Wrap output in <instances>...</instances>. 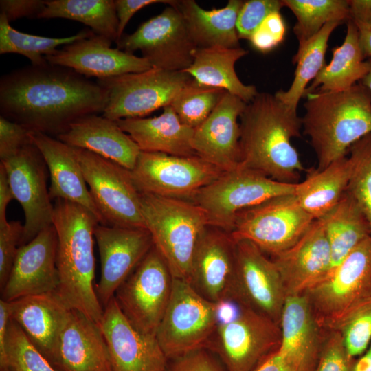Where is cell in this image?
Masks as SVG:
<instances>
[{"instance_id":"obj_21","label":"cell","mask_w":371,"mask_h":371,"mask_svg":"<svg viewBox=\"0 0 371 371\" xmlns=\"http://www.w3.org/2000/svg\"><path fill=\"white\" fill-rule=\"evenodd\" d=\"M246 104L226 91L207 119L194 129L191 144L196 155L223 172L240 166L238 119Z\"/></svg>"},{"instance_id":"obj_1","label":"cell","mask_w":371,"mask_h":371,"mask_svg":"<svg viewBox=\"0 0 371 371\" xmlns=\"http://www.w3.org/2000/svg\"><path fill=\"white\" fill-rule=\"evenodd\" d=\"M107 100V91L97 80L47 61L0 79L1 115L54 137L82 117L102 114Z\"/></svg>"},{"instance_id":"obj_4","label":"cell","mask_w":371,"mask_h":371,"mask_svg":"<svg viewBox=\"0 0 371 371\" xmlns=\"http://www.w3.org/2000/svg\"><path fill=\"white\" fill-rule=\"evenodd\" d=\"M304 97L302 128L315 153L316 170L346 156L355 142L371 133V91L361 83Z\"/></svg>"},{"instance_id":"obj_5","label":"cell","mask_w":371,"mask_h":371,"mask_svg":"<svg viewBox=\"0 0 371 371\" xmlns=\"http://www.w3.org/2000/svg\"><path fill=\"white\" fill-rule=\"evenodd\" d=\"M146 228L175 278L190 280L194 256L209 225L207 216L189 200L140 192Z\"/></svg>"},{"instance_id":"obj_34","label":"cell","mask_w":371,"mask_h":371,"mask_svg":"<svg viewBox=\"0 0 371 371\" xmlns=\"http://www.w3.org/2000/svg\"><path fill=\"white\" fill-rule=\"evenodd\" d=\"M353 169L350 156H344L321 170H310L295 184V195L303 209L315 219L320 218L339 201L347 189Z\"/></svg>"},{"instance_id":"obj_35","label":"cell","mask_w":371,"mask_h":371,"mask_svg":"<svg viewBox=\"0 0 371 371\" xmlns=\"http://www.w3.org/2000/svg\"><path fill=\"white\" fill-rule=\"evenodd\" d=\"M320 218L330 246L331 273L360 243L371 235V227L361 209L346 190L338 203Z\"/></svg>"},{"instance_id":"obj_28","label":"cell","mask_w":371,"mask_h":371,"mask_svg":"<svg viewBox=\"0 0 371 371\" xmlns=\"http://www.w3.org/2000/svg\"><path fill=\"white\" fill-rule=\"evenodd\" d=\"M74 148L89 150L132 170L141 152L135 141L114 120L98 114L72 122L56 137Z\"/></svg>"},{"instance_id":"obj_52","label":"cell","mask_w":371,"mask_h":371,"mask_svg":"<svg viewBox=\"0 0 371 371\" xmlns=\"http://www.w3.org/2000/svg\"><path fill=\"white\" fill-rule=\"evenodd\" d=\"M11 319V303L0 300V370L8 371L6 339Z\"/></svg>"},{"instance_id":"obj_20","label":"cell","mask_w":371,"mask_h":371,"mask_svg":"<svg viewBox=\"0 0 371 371\" xmlns=\"http://www.w3.org/2000/svg\"><path fill=\"white\" fill-rule=\"evenodd\" d=\"M100 328L109 348L113 371H166L168 360L156 337L135 329L114 297L104 308Z\"/></svg>"},{"instance_id":"obj_43","label":"cell","mask_w":371,"mask_h":371,"mask_svg":"<svg viewBox=\"0 0 371 371\" xmlns=\"http://www.w3.org/2000/svg\"><path fill=\"white\" fill-rule=\"evenodd\" d=\"M337 329L349 356L359 357L371 342V302L353 313Z\"/></svg>"},{"instance_id":"obj_42","label":"cell","mask_w":371,"mask_h":371,"mask_svg":"<svg viewBox=\"0 0 371 371\" xmlns=\"http://www.w3.org/2000/svg\"><path fill=\"white\" fill-rule=\"evenodd\" d=\"M8 371H58L12 319L6 339Z\"/></svg>"},{"instance_id":"obj_2","label":"cell","mask_w":371,"mask_h":371,"mask_svg":"<svg viewBox=\"0 0 371 371\" xmlns=\"http://www.w3.org/2000/svg\"><path fill=\"white\" fill-rule=\"evenodd\" d=\"M240 166L287 183H297L305 168L291 140L300 136L302 119L275 94L259 93L239 118Z\"/></svg>"},{"instance_id":"obj_40","label":"cell","mask_w":371,"mask_h":371,"mask_svg":"<svg viewBox=\"0 0 371 371\" xmlns=\"http://www.w3.org/2000/svg\"><path fill=\"white\" fill-rule=\"evenodd\" d=\"M225 92L200 84L192 78L179 91L170 106L184 124L194 129L207 119Z\"/></svg>"},{"instance_id":"obj_6","label":"cell","mask_w":371,"mask_h":371,"mask_svg":"<svg viewBox=\"0 0 371 371\" xmlns=\"http://www.w3.org/2000/svg\"><path fill=\"white\" fill-rule=\"evenodd\" d=\"M308 293L317 323L337 329L371 302V235Z\"/></svg>"},{"instance_id":"obj_23","label":"cell","mask_w":371,"mask_h":371,"mask_svg":"<svg viewBox=\"0 0 371 371\" xmlns=\"http://www.w3.org/2000/svg\"><path fill=\"white\" fill-rule=\"evenodd\" d=\"M271 260L286 297L308 292L325 280L331 271V254L322 218L315 219L295 245Z\"/></svg>"},{"instance_id":"obj_30","label":"cell","mask_w":371,"mask_h":371,"mask_svg":"<svg viewBox=\"0 0 371 371\" xmlns=\"http://www.w3.org/2000/svg\"><path fill=\"white\" fill-rule=\"evenodd\" d=\"M141 151L172 155H196L192 147L194 128L184 124L169 105L158 116L124 118L115 121Z\"/></svg>"},{"instance_id":"obj_47","label":"cell","mask_w":371,"mask_h":371,"mask_svg":"<svg viewBox=\"0 0 371 371\" xmlns=\"http://www.w3.org/2000/svg\"><path fill=\"white\" fill-rule=\"evenodd\" d=\"M355 359L349 356L339 332H336L322 348L315 371H352Z\"/></svg>"},{"instance_id":"obj_14","label":"cell","mask_w":371,"mask_h":371,"mask_svg":"<svg viewBox=\"0 0 371 371\" xmlns=\"http://www.w3.org/2000/svg\"><path fill=\"white\" fill-rule=\"evenodd\" d=\"M280 336L275 322L245 304L234 319L217 324L207 349L218 356L227 371H252L276 350Z\"/></svg>"},{"instance_id":"obj_26","label":"cell","mask_w":371,"mask_h":371,"mask_svg":"<svg viewBox=\"0 0 371 371\" xmlns=\"http://www.w3.org/2000/svg\"><path fill=\"white\" fill-rule=\"evenodd\" d=\"M53 366L58 371H113L100 328L81 313L71 309Z\"/></svg>"},{"instance_id":"obj_22","label":"cell","mask_w":371,"mask_h":371,"mask_svg":"<svg viewBox=\"0 0 371 371\" xmlns=\"http://www.w3.org/2000/svg\"><path fill=\"white\" fill-rule=\"evenodd\" d=\"M112 42L110 38L93 32L61 46L45 58L51 64L72 69L89 78H108L152 68L142 56L111 47Z\"/></svg>"},{"instance_id":"obj_25","label":"cell","mask_w":371,"mask_h":371,"mask_svg":"<svg viewBox=\"0 0 371 371\" xmlns=\"http://www.w3.org/2000/svg\"><path fill=\"white\" fill-rule=\"evenodd\" d=\"M276 352L290 371H315L322 348L317 322L307 297L287 296L280 317Z\"/></svg>"},{"instance_id":"obj_24","label":"cell","mask_w":371,"mask_h":371,"mask_svg":"<svg viewBox=\"0 0 371 371\" xmlns=\"http://www.w3.org/2000/svg\"><path fill=\"white\" fill-rule=\"evenodd\" d=\"M235 277V240L229 232L208 225L194 256L190 284L216 303L232 296Z\"/></svg>"},{"instance_id":"obj_48","label":"cell","mask_w":371,"mask_h":371,"mask_svg":"<svg viewBox=\"0 0 371 371\" xmlns=\"http://www.w3.org/2000/svg\"><path fill=\"white\" fill-rule=\"evenodd\" d=\"M32 131L0 115V159L14 155L22 147L32 143Z\"/></svg>"},{"instance_id":"obj_10","label":"cell","mask_w":371,"mask_h":371,"mask_svg":"<svg viewBox=\"0 0 371 371\" xmlns=\"http://www.w3.org/2000/svg\"><path fill=\"white\" fill-rule=\"evenodd\" d=\"M315 218L295 194H284L240 212L229 232L234 240H246L274 256L295 245Z\"/></svg>"},{"instance_id":"obj_57","label":"cell","mask_w":371,"mask_h":371,"mask_svg":"<svg viewBox=\"0 0 371 371\" xmlns=\"http://www.w3.org/2000/svg\"><path fill=\"white\" fill-rule=\"evenodd\" d=\"M368 60L370 64V70L366 77L359 82L368 88L371 91V58H368Z\"/></svg>"},{"instance_id":"obj_12","label":"cell","mask_w":371,"mask_h":371,"mask_svg":"<svg viewBox=\"0 0 371 371\" xmlns=\"http://www.w3.org/2000/svg\"><path fill=\"white\" fill-rule=\"evenodd\" d=\"M192 78L184 71L152 67L142 72L97 79L108 93L102 115L114 121L144 117L170 105L179 91Z\"/></svg>"},{"instance_id":"obj_3","label":"cell","mask_w":371,"mask_h":371,"mask_svg":"<svg viewBox=\"0 0 371 371\" xmlns=\"http://www.w3.org/2000/svg\"><path fill=\"white\" fill-rule=\"evenodd\" d=\"M100 223L88 209L58 199L54 201L53 225L57 234L55 294L70 309L100 326L104 308L93 286L94 230Z\"/></svg>"},{"instance_id":"obj_32","label":"cell","mask_w":371,"mask_h":371,"mask_svg":"<svg viewBox=\"0 0 371 371\" xmlns=\"http://www.w3.org/2000/svg\"><path fill=\"white\" fill-rule=\"evenodd\" d=\"M247 54L240 47L197 48L192 65L183 71L200 84L222 89L249 103L258 93L257 89L244 84L235 70L236 63Z\"/></svg>"},{"instance_id":"obj_9","label":"cell","mask_w":371,"mask_h":371,"mask_svg":"<svg viewBox=\"0 0 371 371\" xmlns=\"http://www.w3.org/2000/svg\"><path fill=\"white\" fill-rule=\"evenodd\" d=\"M102 225L146 228L140 192L131 170L89 150L74 148Z\"/></svg>"},{"instance_id":"obj_16","label":"cell","mask_w":371,"mask_h":371,"mask_svg":"<svg viewBox=\"0 0 371 371\" xmlns=\"http://www.w3.org/2000/svg\"><path fill=\"white\" fill-rule=\"evenodd\" d=\"M14 199L21 205L25 222L20 246L34 239L53 225L54 203L47 186V165L32 142L14 155L1 160Z\"/></svg>"},{"instance_id":"obj_29","label":"cell","mask_w":371,"mask_h":371,"mask_svg":"<svg viewBox=\"0 0 371 371\" xmlns=\"http://www.w3.org/2000/svg\"><path fill=\"white\" fill-rule=\"evenodd\" d=\"M31 138L41 153L49 173L51 199H60L80 205L91 211L102 224L74 147L42 133L32 131Z\"/></svg>"},{"instance_id":"obj_50","label":"cell","mask_w":371,"mask_h":371,"mask_svg":"<svg viewBox=\"0 0 371 371\" xmlns=\"http://www.w3.org/2000/svg\"><path fill=\"white\" fill-rule=\"evenodd\" d=\"M46 0H1L0 14L9 22L22 17L37 19L46 5Z\"/></svg>"},{"instance_id":"obj_44","label":"cell","mask_w":371,"mask_h":371,"mask_svg":"<svg viewBox=\"0 0 371 371\" xmlns=\"http://www.w3.org/2000/svg\"><path fill=\"white\" fill-rule=\"evenodd\" d=\"M282 0H249L243 1L236 21L239 39L249 40L263 20L273 12H280Z\"/></svg>"},{"instance_id":"obj_56","label":"cell","mask_w":371,"mask_h":371,"mask_svg":"<svg viewBox=\"0 0 371 371\" xmlns=\"http://www.w3.org/2000/svg\"><path fill=\"white\" fill-rule=\"evenodd\" d=\"M352 371H371V342L366 351L355 359Z\"/></svg>"},{"instance_id":"obj_53","label":"cell","mask_w":371,"mask_h":371,"mask_svg":"<svg viewBox=\"0 0 371 371\" xmlns=\"http://www.w3.org/2000/svg\"><path fill=\"white\" fill-rule=\"evenodd\" d=\"M14 196L10 185L8 177L3 166L0 164V227L8 223L6 210Z\"/></svg>"},{"instance_id":"obj_54","label":"cell","mask_w":371,"mask_h":371,"mask_svg":"<svg viewBox=\"0 0 371 371\" xmlns=\"http://www.w3.org/2000/svg\"><path fill=\"white\" fill-rule=\"evenodd\" d=\"M350 20L371 25V0H348Z\"/></svg>"},{"instance_id":"obj_13","label":"cell","mask_w":371,"mask_h":371,"mask_svg":"<svg viewBox=\"0 0 371 371\" xmlns=\"http://www.w3.org/2000/svg\"><path fill=\"white\" fill-rule=\"evenodd\" d=\"M175 3L142 23L133 33L124 34L115 41L117 47L131 54L139 50L154 68L183 71L190 67L197 47Z\"/></svg>"},{"instance_id":"obj_33","label":"cell","mask_w":371,"mask_h":371,"mask_svg":"<svg viewBox=\"0 0 371 371\" xmlns=\"http://www.w3.org/2000/svg\"><path fill=\"white\" fill-rule=\"evenodd\" d=\"M333 56L311 85L304 95L313 92H339L361 82L368 74L370 64L365 60L357 25L347 21V30L343 43L332 49Z\"/></svg>"},{"instance_id":"obj_51","label":"cell","mask_w":371,"mask_h":371,"mask_svg":"<svg viewBox=\"0 0 371 371\" xmlns=\"http://www.w3.org/2000/svg\"><path fill=\"white\" fill-rule=\"evenodd\" d=\"M175 1L176 0H115L116 15L118 20L117 40L124 34V30L127 23L139 10L155 3L173 5Z\"/></svg>"},{"instance_id":"obj_45","label":"cell","mask_w":371,"mask_h":371,"mask_svg":"<svg viewBox=\"0 0 371 371\" xmlns=\"http://www.w3.org/2000/svg\"><path fill=\"white\" fill-rule=\"evenodd\" d=\"M23 232L18 221H8L0 227V288L4 287L13 267Z\"/></svg>"},{"instance_id":"obj_37","label":"cell","mask_w":371,"mask_h":371,"mask_svg":"<svg viewBox=\"0 0 371 371\" xmlns=\"http://www.w3.org/2000/svg\"><path fill=\"white\" fill-rule=\"evenodd\" d=\"M63 18L82 23L95 34L116 41L118 20L114 0H47L37 19Z\"/></svg>"},{"instance_id":"obj_8","label":"cell","mask_w":371,"mask_h":371,"mask_svg":"<svg viewBox=\"0 0 371 371\" xmlns=\"http://www.w3.org/2000/svg\"><path fill=\"white\" fill-rule=\"evenodd\" d=\"M216 303L173 278L170 299L155 337L168 360L205 348L216 327Z\"/></svg>"},{"instance_id":"obj_38","label":"cell","mask_w":371,"mask_h":371,"mask_svg":"<svg viewBox=\"0 0 371 371\" xmlns=\"http://www.w3.org/2000/svg\"><path fill=\"white\" fill-rule=\"evenodd\" d=\"M284 7L295 15L297 21L293 32L304 43L328 23L350 20L348 0H282Z\"/></svg>"},{"instance_id":"obj_15","label":"cell","mask_w":371,"mask_h":371,"mask_svg":"<svg viewBox=\"0 0 371 371\" xmlns=\"http://www.w3.org/2000/svg\"><path fill=\"white\" fill-rule=\"evenodd\" d=\"M224 172L197 155L141 151L131 174L140 192L190 200Z\"/></svg>"},{"instance_id":"obj_39","label":"cell","mask_w":371,"mask_h":371,"mask_svg":"<svg viewBox=\"0 0 371 371\" xmlns=\"http://www.w3.org/2000/svg\"><path fill=\"white\" fill-rule=\"evenodd\" d=\"M92 33L90 29L87 28L64 38L29 34L12 27L5 16L0 14V54H21L30 60L31 65H40L45 63V57L54 53L58 47L71 43Z\"/></svg>"},{"instance_id":"obj_55","label":"cell","mask_w":371,"mask_h":371,"mask_svg":"<svg viewBox=\"0 0 371 371\" xmlns=\"http://www.w3.org/2000/svg\"><path fill=\"white\" fill-rule=\"evenodd\" d=\"M357 25L359 34L361 46L366 58H371V25L367 23L353 21Z\"/></svg>"},{"instance_id":"obj_7","label":"cell","mask_w":371,"mask_h":371,"mask_svg":"<svg viewBox=\"0 0 371 371\" xmlns=\"http://www.w3.org/2000/svg\"><path fill=\"white\" fill-rule=\"evenodd\" d=\"M295 184L240 166L223 172L189 201L204 211L209 225L229 232L240 212L271 198L295 194Z\"/></svg>"},{"instance_id":"obj_11","label":"cell","mask_w":371,"mask_h":371,"mask_svg":"<svg viewBox=\"0 0 371 371\" xmlns=\"http://www.w3.org/2000/svg\"><path fill=\"white\" fill-rule=\"evenodd\" d=\"M173 276L155 245L120 286L114 298L131 324L155 337L169 303Z\"/></svg>"},{"instance_id":"obj_31","label":"cell","mask_w":371,"mask_h":371,"mask_svg":"<svg viewBox=\"0 0 371 371\" xmlns=\"http://www.w3.org/2000/svg\"><path fill=\"white\" fill-rule=\"evenodd\" d=\"M243 3L240 0H229L225 7L210 10L203 9L194 0H176L175 5L182 14L197 48H236L240 47L236 21Z\"/></svg>"},{"instance_id":"obj_49","label":"cell","mask_w":371,"mask_h":371,"mask_svg":"<svg viewBox=\"0 0 371 371\" xmlns=\"http://www.w3.org/2000/svg\"><path fill=\"white\" fill-rule=\"evenodd\" d=\"M166 371H223L221 366L205 348L195 350L169 359Z\"/></svg>"},{"instance_id":"obj_19","label":"cell","mask_w":371,"mask_h":371,"mask_svg":"<svg viewBox=\"0 0 371 371\" xmlns=\"http://www.w3.org/2000/svg\"><path fill=\"white\" fill-rule=\"evenodd\" d=\"M56 251L57 234L53 225L20 246L10 276L1 290V299L12 302L29 295L55 293L58 285Z\"/></svg>"},{"instance_id":"obj_46","label":"cell","mask_w":371,"mask_h":371,"mask_svg":"<svg viewBox=\"0 0 371 371\" xmlns=\"http://www.w3.org/2000/svg\"><path fill=\"white\" fill-rule=\"evenodd\" d=\"M285 33L286 25L280 12H273L263 20L249 41L256 49L266 53L283 41Z\"/></svg>"},{"instance_id":"obj_41","label":"cell","mask_w":371,"mask_h":371,"mask_svg":"<svg viewBox=\"0 0 371 371\" xmlns=\"http://www.w3.org/2000/svg\"><path fill=\"white\" fill-rule=\"evenodd\" d=\"M353 169L346 191L353 197L371 227V133L350 148Z\"/></svg>"},{"instance_id":"obj_17","label":"cell","mask_w":371,"mask_h":371,"mask_svg":"<svg viewBox=\"0 0 371 371\" xmlns=\"http://www.w3.org/2000/svg\"><path fill=\"white\" fill-rule=\"evenodd\" d=\"M100 258V278L95 291L104 308L120 286L154 245L146 228L98 223L94 230Z\"/></svg>"},{"instance_id":"obj_36","label":"cell","mask_w":371,"mask_h":371,"mask_svg":"<svg viewBox=\"0 0 371 371\" xmlns=\"http://www.w3.org/2000/svg\"><path fill=\"white\" fill-rule=\"evenodd\" d=\"M341 22L326 23L318 33L299 45L292 63L296 64L293 80L286 91L279 90L275 95L291 109L297 111L298 103L304 96L308 83L313 80L326 65L325 55L332 32Z\"/></svg>"},{"instance_id":"obj_27","label":"cell","mask_w":371,"mask_h":371,"mask_svg":"<svg viewBox=\"0 0 371 371\" xmlns=\"http://www.w3.org/2000/svg\"><path fill=\"white\" fill-rule=\"evenodd\" d=\"M10 303L11 319L53 366L71 309L55 293L29 295Z\"/></svg>"},{"instance_id":"obj_18","label":"cell","mask_w":371,"mask_h":371,"mask_svg":"<svg viewBox=\"0 0 371 371\" xmlns=\"http://www.w3.org/2000/svg\"><path fill=\"white\" fill-rule=\"evenodd\" d=\"M236 241V277L233 295L277 324L286 295L279 271L256 245Z\"/></svg>"}]
</instances>
